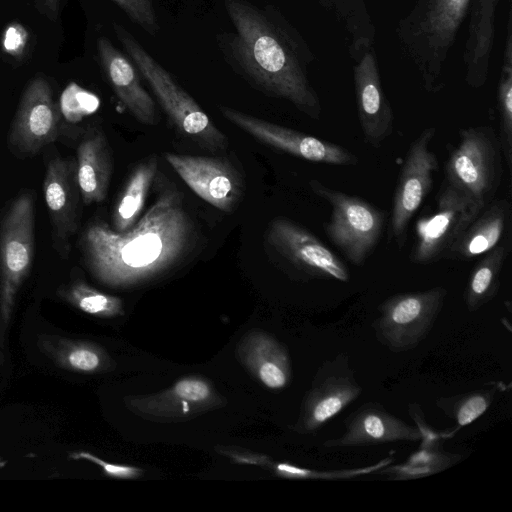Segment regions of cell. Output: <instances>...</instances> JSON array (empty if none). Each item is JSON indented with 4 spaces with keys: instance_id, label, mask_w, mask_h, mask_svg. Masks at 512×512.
<instances>
[{
    "instance_id": "ba28073f",
    "label": "cell",
    "mask_w": 512,
    "mask_h": 512,
    "mask_svg": "<svg viewBox=\"0 0 512 512\" xmlns=\"http://www.w3.org/2000/svg\"><path fill=\"white\" fill-rule=\"evenodd\" d=\"M312 192L330 204V219L324 231L348 261L362 265L377 245L386 214L369 202L311 179Z\"/></svg>"
},
{
    "instance_id": "d590c367",
    "label": "cell",
    "mask_w": 512,
    "mask_h": 512,
    "mask_svg": "<svg viewBox=\"0 0 512 512\" xmlns=\"http://www.w3.org/2000/svg\"><path fill=\"white\" fill-rule=\"evenodd\" d=\"M4 466H5V464L0 462V468L4 467Z\"/></svg>"
},
{
    "instance_id": "e575fe53",
    "label": "cell",
    "mask_w": 512,
    "mask_h": 512,
    "mask_svg": "<svg viewBox=\"0 0 512 512\" xmlns=\"http://www.w3.org/2000/svg\"><path fill=\"white\" fill-rule=\"evenodd\" d=\"M61 0H34L36 10L51 21H56L60 13Z\"/></svg>"
},
{
    "instance_id": "52a82bcc",
    "label": "cell",
    "mask_w": 512,
    "mask_h": 512,
    "mask_svg": "<svg viewBox=\"0 0 512 512\" xmlns=\"http://www.w3.org/2000/svg\"><path fill=\"white\" fill-rule=\"evenodd\" d=\"M447 293L444 287L436 286L388 297L379 305L371 325L376 340L394 353L415 349L432 330Z\"/></svg>"
},
{
    "instance_id": "7a4b0ae2",
    "label": "cell",
    "mask_w": 512,
    "mask_h": 512,
    "mask_svg": "<svg viewBox=\"0 0 512 512\" xmlns=\"http://www.w3.org/2000/svg\"><path fill=\"white\" fill-rule=\"evenodd\" d=\"M235 28L228 36V55L254 87L290 102L312 119L322 105L309 79L314 54L301 34L273 8L246 0H224Z\"/></svg>"
},
{
    "instance_id": "30bf717a",
    "label": "cell",
    "mask_w": 512,
    "mask_h": 512,
    "mask_svg": "<svg viewBox=\"0 0 512 512\" xmlns=\"http://www.w3.org/2000/svg\"><path fill=\"white\" fill-rule=\"evenodd\" d=\"M267 241L280 260L306 280L350 279L346 265L322 241L291 219L278 216L267 230Z\"/></svg>"
},
{
    "instance_id": "8fae6325",
    "label": "cell",
    "mask_w": 512,
    "mask_h": 512,
    "mask_svg": "<svg viewBox=\"0 0 512 512\" xmlns=\"http://www.w3.org/2000/svg\"><path fill=\"white\" fill-rule=\"evenodd\" d=\"M435 134L434 127L420 132L409 146L399 172L390 220L391 237L399 246H403L408 224L433 185L438 161L429 147Z\"/></svg>"
},
{
    "instance_id": "44dd1931",
    "label": "cell",
    "mask_w": 512,
    "mask_h": 512,
    "mask_svg": "<svg viewBox=\"0 0 512 512\" xmlns=\"http://www.w3.org/2000/svg\"><path fill=\"white\" fill-rule=\"evenodd\" d=\"M499 0H471L467 39L464 46L465 82L471 88L485 85L495 38V16Z\"/></svg>"
},
{
    "instance_id": "d6a6232c",
    "label": "cell",
    "mask_w": 512,
    "mask_h": 512,
    "mask_svg": "<svg viewBox=\"0 0 512 512\" xmlns=\"http://www.w3.org/2000/svg\"><path fill=\"white\" fill-rule=\"evenodd\" d=\"M259 377L269 388L279 389L284 387L288 380L286 363L264 362L259 368Z\"/></svg>"
},
{
    "instance_id": "4316f807",
    "label": "cell",
    "mask_w": 512,
    "mask_h": 512,
    "mask_svg": "<svg viewBox=\"0 0 512 512\" xmlns=\"http://www.w3.org/2000/svg\"><path fill=\"white\" fill-rule=\"evenodd\" d=\"M504 384L492 383L468 392L436 398V407L455 423V428L440 432L443 439L453 437L459 429L473 423L491 406L497 394L503 390Z\"/></svg>"
},
{
    "instance_id": "d4e9b609",
    "label": "cell",
    "mask_w": 512,
    "mask_h": 512,
    "mask_svg": "<svg viewBox=\"0 0 512 512\" xmlns=\"http://www.w3.org/2000/svg\"><path fill=\"white\" fill-rule=\"evenodd\" d=\"M157 173L158 160L155 156L143 160L135 167L112 214V228L115 231H127L137 222Z\"/></svg>"
},
{
    "instance_id": "1f68e13d",
    "label": "cell",
    "mask_w": 512,
    "mask_h": 512,
    "mask_svg": "<svg viewBox=\"0 0 512 512\" xmlns=\"http://www.w3.org/2000/svg\"><path fill=\"white\" fill-rule=\"evenodd\" d=\"M69 458L73 460H86L98 465L107 475L112 477L127 478L134 476L139 471L136 468L108 463L94 454L86 451L72 452Z\"/></svg>"
},
{
    "instance_id": "836d02e7",
    "label": "cell",
    "mask_w": 512,
    "mask_h": 512,
    "mask_svg": "<svg viewBox=\"0 0 512 512\" xmlns=\"http://www.w3.org/2000/svg\"><path fill=\"white\" fill-rule=\"evenodd\" d=\"M175 392L178 396L191 400L200 401L208 397V386L199 380L185 379L175 386Z\"/></svg>"
},
{
    "instance_id": "83f0119b",
    "label": "cell",
    "mask_w": 512,
    "mask_h": 512,
    "mask_svg": "<svg viewBox=\"0 0 512 512\" xmlns=\"http://www.w3.org/2000/svg\"><path fill=\"white\" fill-rule=\"evenodd\" d=\"M318 1L325 10L331 12L343 25L348 38L350 57L374 46L376 28L365 0Z\"/></svg>"
},
{
    "instance_id": "6da1fadb",
    "label": "cell",
    "mask_w": 512,
    "mask_h": 512,
    "mask_svg": "<svg viewBox=\"0 0 512 512\" xmlns=\"http://www.w3.org/2000/svg\"><path fill=\"white\" fill-rule=\"evenodd\" d=\"M194 223L175 185L161 187L148 210L127 231L89 225L81 250L91 274L109 286L135 284L180 264L193 247Z\"/></svg>"
},
{
    "instance_id": "e0dca14e",
    "label": "cell",
    "mask_w": 512,
    "mask_h": 512,
    "mask_svg": "<svg viewBox=\"0 0 512 512\" xmlns=\"http://www.w3.org/2000/svg\"><path fill=\"white\" fill-rule=\"evenodd\" d=\"M344 431L324 441L326 449L374 446L395 442H419L420 430L390 413L377 402H366L344 420Z\"/></svg>"
},
{
    "instance_id": "ffe728a7",
    "label": "cell",
    "mask_w": 512,
    "mask_h": 512,
    "mask_svg": "<svg viewBox=\"0 0 512 512\" xmlns=\"http://www.w3.org/2000/svg\"><path fill=\"white\" fill-rule=\"evenodd\" d=\"M409 414L422 434L419 449L406 461L396 465L389 464L375 474L388 480L421 479L443 472L463 459L462 454L446 451L443 448L444 439L440 432L428 426L418 404L409 405Z\"/></svg>"
},
{
    "instance_id": "9c48e42d",
    "label": "cell",
    "mask_w": 512,
    "mask_h": 512,
    "mask_svg": "<svg viewBox=\"0 0 512 512\" xmlns=\"http://www.w3.org/2000/svg\"><path fill=\"white\" fill-rule=\"evenodd\" d=\"M482 209L483 207L444 182L436 196L433 211L417 222L410 261L415 264H431L444 259Z\"/></svg>"
},
{
    "instance_id": "9a60e30c",
    "label": "cell",
    "mask_w": 512,
    "mask_h": 512,
    "mask_svg": "<svg viewBox=\"0 0 512 512\" xmlns=\"http://www.w3.org/2000/svg\"><path fill=\"white\" fill-rule=\"evenodd\" d=\"M60 112L49 83L35 78L26 86L9 133V143L17 152L33 155L58 136Z\"/></svg>"
},
{
    "instance_id": "7402d4cb",
    "label": "cell",
    "mask_w": 512,
    "mask_h": 512,
    "mask_svg": "<svg viewBox=\"0 0 512 512\" xmlns=\"http://www.w3.org/2000/svg\"><path fill=\"white\" fill-rule=\"evenodd\" d=\"M511 205L506 199H493L469 224L445 258L469 261L484 255L508 237Z\"/></svg>"
},
{
    "instance_id": "f546056e",
    "label": "cell",
    "mask_w": 512,
    "mask_h": 512,
    "mask_svg": "<svg viewBox=\"0 0 512 512\" xmlns=\"http://www.w3.org/2000/svg\"><path fill=\"white\" fill-rule=\"evenodd\" d=\"M499 114V142L506 164L512 163V53H503L500 78L497 86Z\"/></svg>"
},
{
    "instance_id": "8992f818",
    "label": "cell",
    "mask_w": 512,
    "mask_h": 512,
    "mask_svg": "<svg viewBox=\"0 0 512 512\" xmlns=\"http://www.w3.org/2000/svg\"><path fill=\"white\" fill-rule=\"evenodd\" d=\"M459 143L445 163V183L481 207L491 202L502 180V150L489 126L460 130Z\"/></svg>"
},
{
    "instance_id": "4fadbf2b",
    "label": "cell",
    "mask_w": 512,
    "mask_h": 512,
    "mask_svg": "<svg viewBox=\"0 0 512 512\" xmlns=\"http://www.w3.org/2000/svg\"><path fill=\"white\" fill-rule=\"evenodd\" d=\"M225 119L259 142L295 157L329 165L350 166L358 162L346 148L287 128L231 107L220 106Z\"/></svg>"
},
{
    "instance_id": "d6986e66",
    "label": "cell",
    "mask_w": 512,
    "mask_h": 512,
    "mask_svg": "<svg viewBox=\"0 0 512 512\" xmlns=\"http://www.w3.org/2000/svg\"><path fill=\"white\" fill-rule=\"evenodd\" d=\"M98 57L117 98L141 124L156 125L159 121L156 103L144 89L135 65L107 37L97 39Z\"/></svg>"
},
{
    "instance_id": "4dcf8cb0",
    "label": "cell",
    "mask_w": 512,
    "mask_h": 512,
    "mask_svg": "<svg viewBox=\"0 0 512 512\" xmlns=\"http://www.w3.org/2000/svg\"><path fill=\"white\" fill-rule=\"evenodd\" d=\"M135 24L146 33L155 35L159 30L153 0H112Z\"/></svg>"
},
{
    "instance_id": "277c9868",
    "label": "cell",
    "mask_w": 512,
    "mask_h": 512,
    "mask_svg": "<svg viewBox=\"0 0 512 512\" xmlns=\"http://www.w3.org/2000/svg\"><path fill=\"white\" fill-rule=\"evenodd\" d=\"M115 35L138 72L149 84L164 112L176 129L201 148L217 152L228 146V139L219 130L194 98L137 39L120 24H113Z\"/></svg>"
},
{
    "instance_id": "ac0fdd59",
    "label": "cell",
    "mask_w": 512,
    "mask_h": 512,
    "mask_svg": "<svg viewBox=\"0 0 512 512\" xmlns=\"http://www.w3.org/2000/svg\"><path fill=\"white\" fill-rule=\"evenodd\" d=\"M43 194L53 234L61 250L68 253L69 238L78 227V208L81 198L76 175V162L61 157L47 165Z\"/></svg>"
},
{
    "instance_id": "603a6c76",
    "label": "cell",
    "mask_w": 512,
    "mask_h": 512,
    "mask_svg": "<svg viewBox=\"0 0 512 512\" xmlns=\"http://www.w3.org/2000/svg\"><path fill=\"white\" fill-rule=\"evenodd\" d=\"M112 174V157L104 134L95 130L78 145L76 175L85 205L104 201Z\"/></svg>"
},
{
    "instance_id": "3957f363",
    "label": "cell",
    "mask_w": 512,
    "mask_h": 512,
    "mask_svg": "<svg viewBox=\"0 0 512 512\" xmlns=\"http://www.w3.org/2000/svg\"><path fill=\"white\" fill-rule=\"evenodd\" d=\"M471 0H416L398 21L396 36L403 53L416 68L423 88L438 92L442 74Z\"/></svg>"
},
{
    "instance_id": "5b68a950",
    "label": "cell",
    "mask_w": 512,
    "mask_h": 512,
    "mask_svg": "<svg viewBox=\"0 0 512 512\" xmlns=\"http://www.w3.org/2000/svg\"><path fill=\"white\" fill-rule=\"evenodd\" d=\"M34 197L22 193L6 210L0 225V362L16 297L28 277L35 245Z\"/></svg>"
},
{
    "instance_id": "2e32d148",
    "label": "cell",
    "mask_w": 512,
    "mask_h": 512,
    "mask_svg": "<svg viewBox=\"0 0 512 512\" xmlns=\"http://www.w3.org/2000/svg\"><path fill=\"white\" fill-rule=\"evenodd\" d=\"M351 60L360 127L365 141L377 147L392 134L394 114L381 82L374 46Z\"/></svg>"
},
{
    "instance_id": "cb8c5ba5",
    "label": "cell",
    "mask_w": 512,
    "mask_h": 512,
    "mask_svg": "<svg viewBox=\"0 0 512 512\" xmlns=\"http://www.w3.org/2000/svg\"><path fill=\"white\" fill-rule=\"evenodd\" d=\"M37 347L63 370L92 373L103 367V353L92 343L55 334H40Z\"/></svg>"
},
{
    "instance_id": "484cf974",
    "label": "cell",
    "mask_w": 512,
    "mask_h": 512,
    "mask_svg": "<svg viewBox=\"0 0 512 512\" xmlns=\"http://www.w3.org/2000/svg\"><path fill=\"white\" fill-rule=\"evenodd\" d=\"M509 251L510 241L507 239L485 253L471 271L464 292L469 312H476L498 294L501 272Z\"/></svg>"
},
{
    "instance_id": "7c38bea8",
    "label": "cell",
    "mask_w": 512,
    "mask_h": 512,
    "mask_svg": "<svg viewBox=\"0 0 512 512\" xmlns=\"http://www.w3.org/2000/svg\"><path fill=\"white\" fill-rule=\"evenodd\" d=\"M362 391L346 354L326 359L318 368L305 398L299 430L315 433L356 401Z\"/></svg>"
},
{
    "instance_id": "5bb4252c",
    "label": "cell",
    "mask_w": 512,
    "mask_h": 512,
    "mask_svg": "<svg viewBox=\"0 0 512 512\" xmlns=\"http://www.w3.org/2000/svg\"><path fill=\"white\" fill-rule=\"evenodd\" d=\"M165 160L201 199L223 212L239 204L244 181L235 165L222 156L164 153Z\"/></svg>"
},
{
    "instance_id": "f1b7e54d",
    "label": "cell",
    "mask_w": 512,
    "mask_h": 512,
    "mask_svg": "<svg viewBox=\"0 0 512 512\" xmlns=\"http://www.w3.org/2000/svg\"><path fill=\"white\" fill-rule=\"evenodd\" d=\"M58 295L78 310L94 316H111L121 307L118 298L102 293L80 279L62 285Z\"/></svg>"
}]
</instances>
